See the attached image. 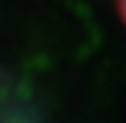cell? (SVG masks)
<instances>
[{"instance_id": "1", "label": "cell", "mask_w": 126, "mask_h": 123, "mask_svg": "<svg viewBox=\"0 0 126 123\" xmlns=\"http://www.w3.org/2000/svg\"><path fill=\"white\" fill-rule=\"evenodd\" d=\"M119 12H121V19L126 24V0H119Z\"/></svg>"}]
</instances>
